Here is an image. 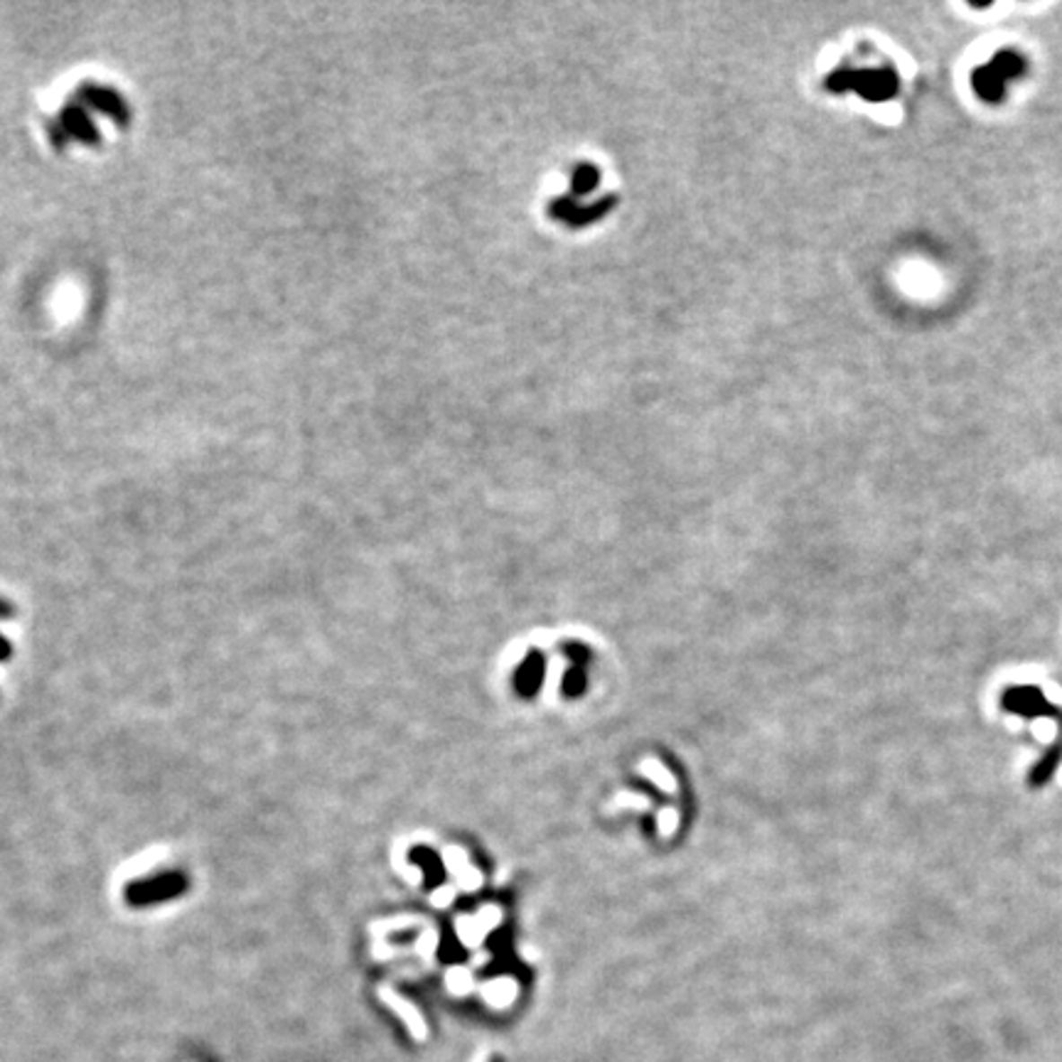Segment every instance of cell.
I'll list each match as a JSON object with an SVG mask.
<instances>
[{"label": "cell", "mask_w": 1062, "mask_h": 1062, "mask_svg": "<svg viewBox=\"0 0 1062 1062\" xmlns=\"http://www.w3.org/2000/svg\"><path fill=\"white\" fill-rule=\"evenodd\" d=\"M1023 72V57L1018 55V52H1014V49H1004V52L994 55V59H991L988 65L979 66L977 72H974V76H971V84H974V92H977L981 101H987V104H998V101L1004 99V94H1006L1008 84H1011L1014 79H1018Z\"/></svg>", "instance_id": "obj_1"}, {"label": "cell", "mask_w": 1062, "mask_h": 1062, "mask_svg": "<svg viewBox=\"0 0 1062 1062\" xmlns=\"http://www.w3.org/2000/svg\"><path fill=\"white\" fill-rule=\"evenodd\" d=\"M188 875L180 873V871H168V873L151 875V878H143V881H133L126 888V900L131 905H138V908L165 903V900L180 898L188 891Z\"/></svg>", "instance_id": "obj_2"}, {"label": "cell", "mask_w": 1062, "mask_h": 1062, "mask_svg": "<svg viewBox=\"0 0 1062 1062\" xmlns=\"http://www.w3.org/2000/svg\"><path fill=\"white\" fill-rule=\"evenodd\" d=\"M1004 706H1006L1008 711H1014V714H1021V715H1028V718H1033V715L1050 714V706H1048V701H1045V696L1040 694V691H1038L1035 687L1008 689L1006 696H1004Z\"/></svg>", "instance_id": "obj_3"}, {"label": "cell", "mask_w": 1062, "mask_h": 1062, "mask_svg": "<svg viewBox=\"0 0 1062 1062\" xmlns=\"http://www.w3.org/2000/svg\"><path fill=\"white\" fill-rule=\"evenodd\" d=\"M1058 762H1060V750L1058 748H1053L1050 752H1045V758L1038 765L1033 768V772H1031V785H1045V782L1053 777L1055 768H1058Z\"/></svg>", "instance_id": "obj_4"}, {"label": "cell", "mask_w": 1062, "mask_h": 1062, "mask_svg": "<svg viewBox=\"0 0 1062 1062\" xmlns=\"http://www.w3.org/2000/svg\"><path fill=\"white\" fill-rule=\"evenodd\" d=\"M642 772H645V775H649L652 780H657L664 792H674V780H671V775H667V772L662 770V765H659V762L645 760L642 762Z\"/></svg>", "instance_id": "obj_5"}, {"label": "cell", "mask_w": 1062, "mask_h": 1062, "mask_svg": "<svg viewBox=\"0 0 1062 1062\" xmlns=\"http://www.w3.org/2000/svg\"><path fill=\"white\" fill-rule=\"evenodd\" d=\"M10 652H13V647H10V642L5 637H3V635H0V662H3V659H8L10 657Z\"/></svg>", "instance_id": "obj_6"}, {"label": "cell", "mask_w": 1062, "mask_h": 1062, "mask_svg": "<svg viewBox=\"0 0 1062 1062\" xmlns=\"http://www.w3.org/2000/svg\"><path fill=\"white\" fill-rule=\"evenodd\" d=\"M0 615H10V608L5 602H0Z\"/></svg>", "instance_id": "obj_7"}]
</instances>
